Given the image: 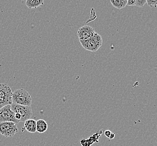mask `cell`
<instances>
[{
    "mask_svg": "<svg viewBox=\"0 0 157 146\" xmlns=\"http://www.w3.org/2000/svg\"><path fill=\"white\" fill-rule=\"evenodd\" d=\"M11 109L15 114V118L20 122L26 121L31 119L33 112L31 106H26L22 105L12 103Z\"/></svg>",
    "mask_w": 157,
    "mask_h": 146,
    "instance_id": "obj_1",
    "label": "cell"
},
{
    "mask_svg": "<svg viewBox=\"0 0 157 146\" xmlns=\"http://www.w3.org/2000/svg\"><path fill=\"white\" fill-rule=\"evenodd\" d=\"M13 103L17 105L30 106L32 105V97L25 89H17L13 93Z\"/></svg>",
    "mask_w": 157,
    "mask_h": 146,
    "instance_id": "obj_2",
    "label": "cell"
},
{
    "mask_svg": "<svg viewBox=\"0 0 157 146\" xmlns=\"http://www.w3.org/2000/svg\"><path fill=\"white\" fill-rule=\"evenodd\" d=\"M82 47L91 52H96L102 45V38L98 33H95L92 37L87 40L79 41Z\"/></svg>",
    "mask_w": 157,
    "mask_h": 146,
    "instance_id": "obj_3",
    "label": "cell"
},
{
    "mask_svg": "<svg viewBox=\"0 0 157 146\" xmlns=\"http://www.w3.org/2000/svg\"><path fill=\"white\" fill-rule=\"evenodd\" d=\"M13 93L6 84H0V109L13 103Z\"/></svg>",
    "mask_w": 157,
    "mask_h": 146,
    "instance_id": "obj_4",
    "label": "cell"
},
{
    "mask_svg": "<svg viewBox=\"0 0 157 146\" xmlns=\"http://www.w3.org/2000/svg\"><path fill=\"white\" fill-rule=\"evenodd\" d=\"M13 122L18 124L20 121L15 118V114L11 109V105H6L0 109V123Z\"/></svg>",
    "mask_w": 157,
    "mask_h": 146,
    "instance_id": "obj_5",
    "label": "cell"
},
{
    "mask_svg": "<svg viewBox=\"0 0 157 146\" xmlns=\"http://www.w3.org/2000/svg\"><path fill=\"white\" fill-rule=\"evenodd\" d=\"M19 132L17 124L13 122L0 123V134L4 137H11L14 136Z\"/></svg>",
    "mask_w": 157,
    "mask_h": 146,
    "instance_id": "obj_6",
    "label": "cell"
},
{
    "mask_svg": "<svg viewBox=\"0 0 157 146\" xmlns=\"http://www.w3.org/2000/svg\"><path fill=\"white\" fill-rule=\"evenodd\" d=\"M94 29L89 26H85L79 29L77 34L79 41L87 40L95 34Z\"/></svg>",
    "mask_w": 157,
    "mask_h": 146,
    "instance_id": "obj_7",
    "label": "cell"
},
{
    "mask_svg": "<svg viewBox=\"0 0 157 146\" xmlns=\"http://www.w3.org/2000/svg\"><path fill=\"white\" fill-rule=\"evenodd\" d=\"M26 130L32 133H34L36 132V121L30 119L26 121L24 123V127L22 129V132Z\"/></svg>",
    "mask_w": 157,
    "mask_h": 146,
    "instance_id": "obj_8",
    "label": "cell"
},
{
    "mask_svg": "<svg viewBox=\"0 0 157 146\" xmlns=\"http://www.w3.org/2000/svg\"><path fill=\"white\" fill-rule=\"evenodd\" d=\"M48 124L43 119L36 121V132L39 133H43L48 129Z\"/></svg>",
    "mask_w": 157,
    "mask_h": 146,
    "instance_id": "obj_9",
    "label": "cell"
},
{
    "mask_svg": "<svg viewBox=\"0 0 157 146\" xmlns=\"http://www.w3.org/2000/svg\"><path fill=\"white\" fill-rule=\"evenodd\" d=\"M26 6L29 9H35L43 5V0H26L25 2Z\"/></svg>",
    "mask_w": 157,
    "mask_h": 146,
    "instance_id": "obj_10",
    "label": "cell"
},
{
    "mask_svg": "<svg viewBox=\"0 0 157 146\" xmlns=\"http://www.w3.org/2000/svg\"><path fill=\"white\" fill-rule=\"evenodd\" d=\"M110 2L115 7L118 9H121L127 6L128 0H111Z\"/></svg>",
    "mask_w": 157,
    "mask_h": 146,
    "instance_id": "obj_11",
    "label": "cell"
},
{
    "mask_svg": "<svg viewBox=\"0 0 157 146\" xmlns=\"http://www.w3.org/2000/svg\"><path fill=\"white\" fill-rule=\"evenodd\" d=\"M146 3H147V0H136L135 6L139 7H143Z\"/></svg>",
    "mask_w": 157,
    "mask_h": 146,
    "instance_id": "obj_12",
    "label": "cell"
},
{
    "mask_svg": "<svg viewBox=\"0 0 157 146\" xmlns=\"http://www.w3.org/2000/svg\"><path fill=\"white\" fill-rule=\"evenodd\" d=\"M147 3L151 7H157V0H147Z\"/></svg>",
    "mask_w": 157,
    "mask_h": 146,
    "instance_id": "obj_13",
    "label": "cell"
},
{
    "mask_svg": "<svg viewBox=\"0 0 157 146\" xmlns=\"http://www.w3.org/2000/svg\"><path fill=\"white\" fill-rule=\"evenodd\" d=\"M136 0H128L127 6H135Z\"/></svg>",
    "mask_w": 157,
    "mask_h": 146,
    "instance_id": "obj_14",
    "label": "cell"
},
{
    "mask_svg": "<svg viewBox=\"0 0 157 146\" xmlns=\"http://www.w3.org/2000/svg\"><path fill=\"white\" fill-rule=\"evenodd\" d=\"M111 133H112V132L110 130H106L105 131V136L107 138H109Z\"/></svg>",
    "mask_w": 157,
    "mask_h": 146,
    "instance_id": "obj_15",
    "label": "cell"
},
{
    "mask_svg": "<svg viewBox=\"0 0 157 146\" xmlns=\"http://www.w3.org/2000/svg\"><path fill=\"white\" fill-rule=\"evenodd\" d=\"M115 133H112L110 137H109V139H110V140H113V138H115Z\"/></svg>",
    "mask_w": 157,
    "mask_h": 146,
    "instance_id": "obj_16",
    "label": "cell"
}]
</instances>
